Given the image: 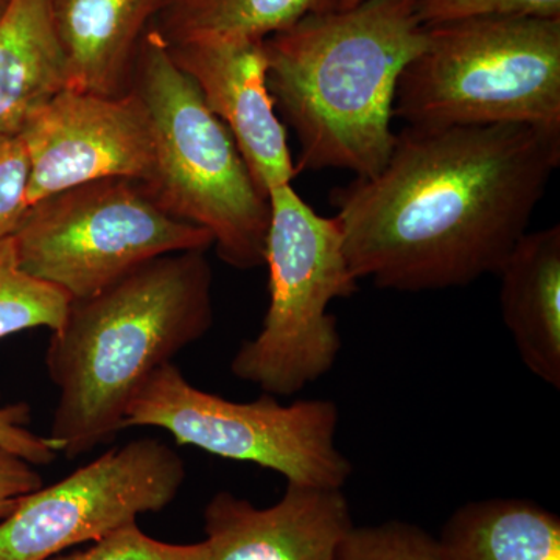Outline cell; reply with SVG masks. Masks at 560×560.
Instances as JSON below:
<instances>
[{"label":"cell","instance_id":"44dd1931","mask_svg":"<svg viewBox=\"0 0 560 560\" xmlns=\"http://www.w3.org/2000/svg\"><path fill=\"white\" fill-rule=\"evenodd\" d=\"M416 11L423 27L503 18L560 20V0H418Z\"/></svg>","mask_w":560,"mask_h":560},{"label":"cell","instance_id":"277c9868","mask_svg":"<svg viewBox=\"0 0 560 560\" xmlns=\"http://www.w3.org/2000/svg\"><path fill=\"white\" fill-rule=\"evenodd\" d=\"M130 90L142 98L153 130L154 171L145 187L154 201L208 231L231 267L265 265L270 198L153 24L140 39Z\"/></svg>","mask_w":560,"mask_h":560},{"label":"cell","instance_id":"6da1fadb","mask_svg":"<svg viewBox=\"0 0 560 560\" xmlns=\"http://www.w3.org/2000/svg\"><path fill=\"white\" fill-rule=\"evenodd\" d=\"M559 164L560 130L405 128L381 172L331 194L350 272L410 293L497 275Z\"/></svg>","mask_w":560,"mask_h":560},{"label":"cell","instance_id":"ba28073f","mask_svg":"<svg viewBox=\"0 0 560 560\" xmlns=\"http://www.w3.org/2000/svg\"><path fill=\"white\" fill-rule=\"evenodd\" d=\"M338 420L335 401L282 405L270 394L232 401L198 389L167 363L132 397L124 429L154 427L180 445L275 470L290 485L342 489L353 467L335 441Z\"/></svg>","mask_w":560,"mask_h":560},{"label":"cell","instance_id":"5b68a950","mask_svg":"<svg viewBox=\"0 0 560 560\" xmlns=\"http://www.w3.org/2000/svg\"><path fill=\"white\" fill-rule=\"evenodd\" d=\"M394 117L408 127L533 125L560 130V20L503 18L427 27Z\"/></svg>","mask_w":560,"mask_h":560},{"label":"cell","instance_id":"484cf974","mask_svg":"<svg viewBox=\"0 0 560 560\" xmlns=\"http://www.w3.org/2000/svg\"><path fill=\"white\" fill-rule=\"evenodd\" d=\"M10 0H0V21H2L3 14L9 9Z\"/></svg>","mask_w":560,"mask_h":560},{"label":"cell","instance_id":"9c48e42d","mask_svg":"<svg viewBox=\"0 0 560 560\" xmlns=\"http://www.w3.org/2000/svg\"><path fill=\"white\" fill-rule=\"evenodd\" d=\"M184 481V460L164 441L140 438L110 448L22 497L0 521V560H50L102 539L139 515L165 510Z\"/></svg>","mask_w":560,"mask_h":560},{"label":"cell","instance_id":"5bb4252c","mask_svg":"<svg viewBox=\"0 0 560 560\" xmlns=\"http://www.w3.org/2000/svg\"><path fill=\"white\" fill-rule=\"evenodd\" d=\"M504 326L530 374L560 388V226L526 232L503 261Z\"/></svg>","mask_w":560,"mask_h":560},{"label":"cell","instance_id":"d4e9b609","mask_svg":"<svg viewBox=\"0 0 560 560\" xmlns=\"http://www.w3.org/2000/svg\"><path fill=\"white\" fill-rule=\"evenodd\" d=\"M364 2H368V0H338V10L355 9Z\"/></svg>","mask_w":560,"mask_h":560},{"label":"cell","instance_id":"ffe728a7","mask_svg":"<svg viewBox=\"0 0 560 560\" xmlns=\"http://www.w3.org/2000/svg\"><path fill=\"white\" fill-rule=\"evenodd\" d=\"M50 560H206V547L205 541L165 544L143 533L138 522H130L92 541L86 550L58 555Z\"/></svg>","mask_w":560,"mask_h":560},{"label":"cell","instance_id":"8fae6325","mask_svg":"<svg viewBox=\"0 0 560 560\" xmlns=\"http://www.w3.org/2000/svg\"><path fill=\"white\" fill-rule=\"evenodd\" d=\"M264 40L167 44L173 61L195 81L202 101L230 130L250 175L268 197L276 187L291 184L298 172L268 90Z\"/></svg>","mask_w":560,"mask_h":560},{"label":"cell","instance_id":"4fadbf2b","mask_svg":"<svg viewBox=\"0 0 560 560\" xmlns=\"http://www.w3.org/2000/svg\"><path fill=\"white\" fill-rule=\"evenodd\" d=\"M171 0H49L66 88L103 97L130 91L140 39Z\"/></svg>","mask_w":560,"mask_h":560},{"label":"cell","instance_id":"7a4b0ae2","mask_svg":"<svg viewBox=\"0 0 560 560\" xmlns=\"http://www.w3.org/2000/svg\"><path fill=\"white\" fill-rule=\"evenodd\" d=\"M212 324L206 250L156 257L98 293L70 301L46 352L58 389L46 436L54 451L79 458L113 440L150 375L200 341Z\"/></svg>","mask_w":560,"mask_h":560},{"label":"cell","instance_id":"7c38bea8","mask_svg":"<svg viewBox=\"0 0 560 560\" xmlns=\"http://www.w3.org/2000/svg\"><path fill=\"white\" fill-rule=\"evenodd\" d=\"M202 517L206 560H338L355 526L342 489L290 482L270 508L223 490Z\"/></svg>","mask_w":560,"mask_h":560},{"label":"cell","instance_id":"3957f363","mask_svg":"<svg viewBox=\"0 0 560 560\" xmlns=\"http://www.w3.org/2000/svg\"><path fill=\"white\" fill-rule=\"evenodd\" d=\"M418 0H368L315 14L264 40L276 110L300 143L296 172L370 178L388 161L404 70L425 49Z\"/></svg>","mask_w":560,"mask_h":560},{"label":"cell","instance_id":"e0dca14e","mask_svg":"<svg viewBox=\"0 0 560 560\" xmlns=\"http://www.w3.org/2000/svg\"><path fill=\"white\" fill-rule=\"evenodd\" d=\"M338 10V0H171L153 27L168 44L190 39L264 40L315 14Z\"/></svg>","mask_w":560,"mask_h":560},{"label":"cell","instance_id":"7402d4cb","mask_svg":"<svg viewBox=\"0 0 560 560\" xmlns=\"http://www.w3.org/2000/svg\"><path fill=\"white\" fill-rule=\"evenodd\" d=\"M31 173L21 132H0V241L13 237L27 215Z\"/></svg>","mask_w":560,"mask_h":560},{"label":"cell","instance_id":"2e32d148","mask_svg":"<svg viewBox=\"0 0 560 560\" xmlns=\"http://www.w3.org/2000/svg\"><path fill=\"white\" fill-rule=\"evenodd\" d=\"M438 540L451 560H560V518L530 500L470 501Z\"/></svg>","mask_w":560,"mask_h":560},{"label":"cell","instance_id":"d6986e66","mask_svg":"<svg viewBox=\"0 0 560 560\" xmlns=\"http://www.w3.org/2000/svg\"><path fill=\"white\" fill-rule=\"evenodd\" d=\"M338 560H451L440 540L405 522L353 526Z\"/></svg>","mask_w":560,"mask_h":560},{"label":"cell","instance_id":"9a60e30c","mask_svg":"<svg viewBox=\"0 0 560 560\" xmlns=\"http://www.w3.org/2000/svg\"><path fill=\"white\" fill-rule=\"evenodd\" d=\"M66 88L65 58L49 0H10L0 21V132H18Z\"/></svg>","mask_w":560,"mask_h":560},{"label":"cell","instance_id":"8992f818","mask_svg":"<svg viewBox=\"0 0 560 560\" xmlns=\"http://www.w3.org/2000/svg\"><path fill=\"white\" fill-rule=\"evenodd\" d=\"M268 198L270 304L257 337L232 359L231 372L270 396H293L334 368L341 337L329 307L352 296L359 280L350 272L335 217L316 213L291 184Z\"/></svg>","mask_w":560,"mask_h":560},{"label":"cell","instance_id":"52a82bcc","mask_svg":"<svg viewBox=\"0 0 560 560\" xmlns=\"http://www.w3.org/2000/svg\"><path fill=\"white\" fill-rule=\"evenodd\" d=\"M22 271L84 300L156 257L208 250L212 235L176 219L145 184L109 178L33 205L13 235Z\"/></svg>","mask_w":560,"mask_h":560},{"label":"cell","instance_id":"603a6c76","mask_svg":"<svg viewBox=\"0 0 560 560\" xmlns=\"http://www.w3.org/2000/svg\"><path fill=\"white\" fill-rule=\"evenodd\" d=\"M31 422V407L13 404L0 407V448L27 460L32 466H49L58 453L49 440L27 429Z\"/></svg>","mask_w":560,"mask_h":560},{"label":"cell","instance_id":"30bf717a","mask_svg":"<svg viewBox=\"0 0 560 560\" xmlns=\"http://www.w3.org/2000/svg\"><path fill=\"white\" fill-rule=\"evenodd\" d=\"M20 132L31 158L28 209L81 184L109 178L147 184L153 176L149 110L132 90L103 97L65 88L33 110Z\"/></svg>","mask_w":560,"mask_h":560},{"label":"cell","instance_id":"cb8c5ba5","mask_svg":"<svg viewBox=\"0 0 560 560\" xmlns=\"http://www.w3.org/2000/svg\"><path fill=\"white\" fill-rule=\"evenodd\" d=\"M44 486L43 477L27 460L0 448V521L16 508L22 497Z\"/></svg>","mask_w":560,"mask_h":560},{"label":"cell","instance_id":"ac0fdd59","mask_svg":"<svg viewBox=\"0 0 560 560\" xmlns=\"http://www.w3.org/2000/svg\"><path fill=\"white\" fill-rule=\"evenodd\" d=\"M70 298L22 271L13 237L0 241V340L22 330L60 327Z\"/></svg>","mask_w":560,"mask_h":560}]
</instances>
